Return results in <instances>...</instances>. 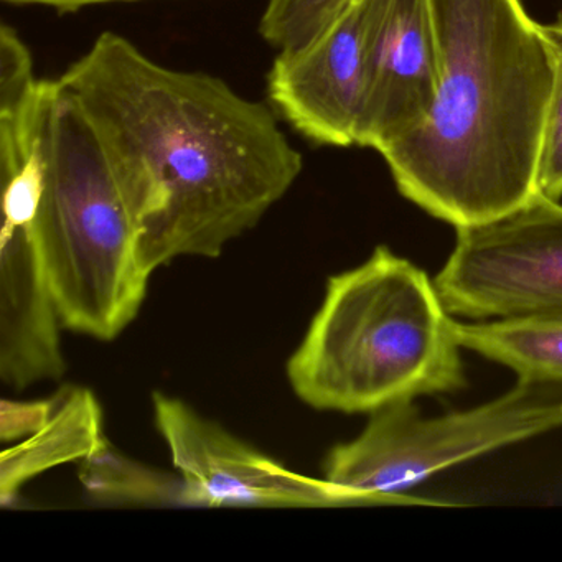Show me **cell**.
Listing matches in <instances>:
<instances>
[{"instance_id": "obj_1", "label": "cell", "mask_w": 562, "mask_h": 562, "mask_svg": "<svg viewBox=\"0 0 562 562\" xmlns=\"http://www.w3.org/2000/svg\"><path fill=\"white\" fill-rule=\"evenodd\" d=\"M140 228L150 276L215 259L284 199L304 169L274 108L205 71L157 64L103 32L61 75Z\"/></svg>"}, {"instance_id": "obj_2", "label": "cell", "mask_w": 562, "mask_h": 562, "mask_svg": "<svg viewBox=\"0 0 562 562\" xmlns=\"http://www.w3.org/2000/svg\"><path fill=\"white\" fill-rule=\"evenodd\" d=\"M437 88L426 120L381 150L401 195L450 225L528 202L552 55L521 0H429Z\"/></svg>"}, {"instance_id": "obj_3", "label": "cell", "mask_w": 562, "mask_h": 562, "mask_svg": "<svg viewBox=\"0 0 562 562\" xmlns=\"http://www.w3.org/2000/svg\"><path fill=\"white\" fill-rule=\"evenodd\" d=\"M453 321L423 269L386 246L328 279L324 302L288 363L299 400L374 413L465 386Z\"/></svg>"}, {"instance_id": "obj_4", "label": "cell", "mask_w": 562, "mask_h": 562, "mask_svg": "<svg viewBox=\"0 0 562 562\" xmlns=\"http://www.w3.org/2000/svg\"><path fill=\"white\" fill-rule=\"evenodd\" d=\"M44 183L35 238L61 324L114 340L139 314L150 274L140 228L74 94L44 80Z\"/></svg>"}, {"instance_id": "obj_5", "label": "cell", "mask_w": 562, "mask_h": 562, "mask_svg": "<svg viewBox=\"0 0 562 562\" xmlns=\"http://www.w3.org/2000/svg\"><path fill=\"white\" fill-rule=\"evenodd\" d=\"M413 401L371 413L357 439L334 447L325 479L364 492L404 493L456 463L562 427V384L519 380L462 413L420 416Z\"/></svg>"}, {"instance_id": "obj_6", "label": "cell", "mask_w": 562, "mask_h": 562, "mask_svg": "<svg viewBox=\"0 0 562 562\" xmlns=\"http://www.w3.org/2000/svg\"><path fill=\"white\" fill-rule=\"evenodd\" d=\"M456 229V248L434 279L450 315L562 317L561 202L536 192L498 218Z\"/></svg>"}, {"instance_id": "obj_7", "label": "cell", "mask_w": 562, "mask_h": 562, "mask_svg": "<svg viewBox=\"0 0 562 562\" xmlns=\"http://www.w3.org/2000/svg\"><path fill=\"white\" fill-rule=\"evenodd\" d=\"M157 429L186 483L190 508H344L452 506L406 493L364 492L292 472L200 416L177 397L154 393Z\"/></svg>"}, {"instance_id": "obj_8", "label": "cell", "mask_w": 562, "mask_h": 562, "mask_svg": "<svg viewBox=\"0 0 562 562\" xmlns=\"http://www.w3.org/2000/svg\"><path fill=\"white\" fill-rule=\"evenodd\" d=\"M383 5L384 0H355L311 44L278 52L272 61L269 103L314 146L358 144L371 47Z\"/></svg>"}, {"instance_id": "obj_9", "label": "cell", "mask_w": 562, "mask_h": 562, "mask_svg": "<svg viewBox=\"0 0 562 562\" xmlns=\"http://www.w3.org/2000/svg\"><path fill=\"white\" fill-rule=\"evenodd\" d=\"M41 192L37 180L2 183L0 378L15 390L65 373L60 315L34 232Z\"/></svg>"}, {"instance_id": "obj_10", "label": "cell", "mask_w": 562, "mask_h": 562, "mask_svg": "<svg viewBox=\"0 0 562 562\" xmlns=\"http://www.w3.org/2000/svg\"><path fill=\"white\" fill-rule=\"evenodd\" d=\"M437 44L429 0H384L357 146L381 153L416 130L432 106Z\"/></svg>"}, {"instance_id": "obj_11", "label": "cell", "mask_w": 562, "mask_h": 562, "mask_svg": "<svg viewBox=\"0 0 562 562\" xmlns=\"http://www.w3.org/2000/svg\"><path fill=\"white\" fill-rule=\"evenodd\" d=\"M55 407L44 429L0 453V502L14 505L25 483L64 463L81 462L100 449L103 411L88 387L67 386L55 394Z\"/></svg>"}, {"instance_id": "obj_12", "label": "cell", "mask_w": 562, "mask_h": 562, "mask_svg": "<svg viewBox=\"0 0 562 562\" xmlns=\"http://www.w3.org/2000/svg\"><path fill=\"white\" fill-rule=\"evenodd\" d=\"M460 347L508 367L519 380L562 384V317L496 318L480 324L453 322Z\"/></svg>"}, {"instance_id": "obj_13", "label": "cell", "mask_w": 562, "mask_h": 562, "mask_svg": "<svg viewBox=\"0 0 562 562\" xmlns=\"http://www.w3.org/2000/svg\"><path fill=\"white\" fill-rule=\"evenodd\" d=\"M85 495L100 506H187L186 483L179 473L144 465L124 456L110 440L80 462Z\"/></svg>"}, {"instance_id": "obj_14", "label": "cell", "mask_w": 562, "mask_h": 562, "mask_svg": "<svg viewBox=\"0 0 562 562\" xmlns=\"http://www.w3.org/2000/svg\"><path fill=\"white\" fill-rule=\"evenodd\" d=\"M355 0H266L259 35L276 52L305 47L327 31Z\"/></svg>"}, {"instance_id": "obj_15", "label": "cell", "mask_w": 562, "mask_h": 562, "mask_svg": "<svg viewBox=\"0 0 562 562\" xmlns=\"http://www.w3.org/2000/svg\"><path fill=\"white\" fill-rule=\"evenodd\" d=\"M542 35L552 55V88L546 111L539 149L536 190L551 200L562 199V19L541 24Z\"/></svg>"}, {"instance_id": "obj_16", "label": "cell", "mask_w": 562, "mask_h": 562, "mask_svg": "<svg viewBox=\"0 0 562 562\" xmlns=\"http://www.w3.org/2000/svg\"><path fill=\"white\" fill-rule=\"evenodd\" d=\"M55 397L44 401L2 400L0 403V439L2 443L31 437L47 426L54 413Z\"/></svg>"}, {"instance_id": "obj_17", "label": "cell", "mask_w": 562, "mask_h": 562, "mask_svg": "<svg viewBox=\"0 0 562 562\" xmlns=\"http://www.w3.org/2000/svg\"><path fill=\"white\" fill-rule=\"evenodd\" d=\"M2 2L19 5V8L50 9L57 14H75L97 5L131 4V2H147V0H2Z\"/></svg>"}]
</instances>
